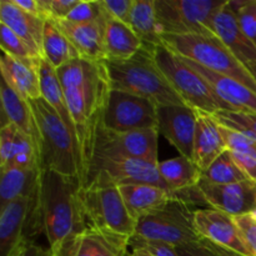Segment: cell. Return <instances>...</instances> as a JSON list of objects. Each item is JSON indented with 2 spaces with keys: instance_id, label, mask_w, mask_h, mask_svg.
<instances>
[{
  "instance_id": "obj_1",
  "label": "cell",
  "mask_w": 256,
  "mask_h": 256,
  "mask_svg": "<svg viewBox=\"0 0 256 256\" xmlns=\"http://www.w3.org/2000/svg\"><path fill=\"white\" fill-rule=\"evenodd\" d=\"M72 114L79 144L82 164V185L92 156V140L102 120L110 86L104 62H90L82 58L72 60L56 69Z\"/></svg>"
},
{
  "instance_id": "obj_28",
  "label": "cell",
  "mask_w": 256,
  "mask_h": 256,
  "mask_svg": "<svg viewBox=\"0 0 256 256\" xmlns=\"http://www.w3.org/2000/svg\"><path fill=\"white\" fill-rule=\"evenodd\" d=\"M38 72L40 78V90H42V98L58 112L68 129L76 138V130H75L74 122H72V114L68 108L66 99H65L64 90L60 84L59 76L55 68H52L45 59L40 58ZM78 140V138H76ZM82 165V164H80Z\"/></svg>"
},
{
  "instance_id": "obj_23",
  "label": "cell",
  "mask_w": 256,
  "mask_h": 256,
  "mask_svg": "<svg viewBox=\"0 0 256 256\" xmlns=\"http://www.w3.org/2000/svg\"><path fill=\"white\" fill-rule=\"evenodd\" d=\"M126 205L128 212L135 220L158 212L172 200L174 192L150 184H122L118 185Z\"/></svg>"
},
{
  "instance_id": "obj_43",
  "label": "cell",
  "mask_w": 256,
  "mask_h": 256,
  "mask_svg": "<svg viewBox=\"0 0 256 256\" xmlns=\"http://www.w3.org/2000/svg\"><path fill=\"white\" fill-rule=\"evenodd\" d=\"M14 2L20 8V9L25 10V12H29V14L42 18L39 0H14ZM42 19H44V18H42Z\"/></svg>"
},
{
  "instance_id": "obj_36",
  "label": "cell",
  "mask_w": 256,
  "mask_h": 256,
  "mask_svg": "<svg viewBox=\"0 0 256 256\" xmlns=\"http://www.w3.org/2000/svg\"><path fill=\"white\" fill-rule=\"evenodd\" d=\"M245 34L256 42V0H230Z\"/></svg>"
},
{
  "instance_id": "obj_10",
  "label": "cell",
  "mask_w": 256,
  "mask_h": 256,
  "mask_svg": "<svg viewBox=\"0 0 256 256\" xmlns=\"http://www.w3.org/2000/svg\"><path fill=\"white\" fill-rule=\"evenodd\" d=\"M158 129L120 132L99 122L92 140V159H142L159 162ZM90 165V164H89Z\"/></svg>"
},
{
  "instance_id": "obj_3",
  "label": "cell",
  "mask_w": 256,
  "mask_h": 256,
  "mask_svg": "<svg viewBox=\"0 0 256 256\" xmlns=\"http://www.w3.org/2000/svg\"><path fill=\"white\" fill-rule=\"evenodd\" d=\"M34 115L35 146L42 172L76 176L82 182L79 144L58 112L42 98L30 100Z\"/></svg>"
},
{
  "instance_id": "obj_40",
  "label": "cell",
  "mask_w": 256,
  "mask_h": 256,
  "mask_svg": "<svg viewBox=\"0 0 256 256\" xmlns=\"http://www.w3.org/2000/svg\"><path fill=\"white\" fill-rule=\"evenodd\" d=\"M102 9L112 19L130 24V15H132L134 0H100Z\"/></svg>"
},
{
  "instance_id": "obj_19",
  "label": "cell",
  "mask_w": 256,
  "mask_h": 256,
  "mask_svg": "<svg viewBox=\"0 0 256 256\" xmlns=\"http://www.w3.org/2000/svg\"><path fill=\"white\" fill-rule=\"evenodd\" d=\"M185 62L192 69L196 70L205 80L214 89L218 96L226 102L232 112H248V114H256V92H252L244 84L232 78L218 74L212 72L195 62L182 58Z\"/></svg>"
},
{
  "instance_id": "obj_8",
  "label": "cell",
  "mask_w": 256,
  "mask_h": 256,
  "mask_svg": "<svg viewBox=\"0 0 256 256\" xmlns=\"http://www.w3.org/2000/svg\"><path fill=\"white\" fill-rule=\"evenodd\" d=\"M134 236L174 248L202 242L195 230L194 212L190 210V205L176 199L158 212L140 218Z\"/></svg>"
},
{
  "instance_id": "obj_37",
  "label": "cell",
  "mask_w": 256,
  "mask_h": 256,
  "mask_svg": "<svg viewBox=\"0 0 256 256\" xmlns=\"http://www.w3.org/2000/svg\"><path fill=\"white\" fill-rule=\"evenodd\" d=\"M104 15L105 12L100 0H95V2L80 0L65 20L69 22H75V24H86V22H92L102 19Z\"/></svg>"
},
{
  "instance_id": "obj_27",
  "label": "cell",
  "mask_w": 256,
  "mask_h": 256,
  "mask_svg": "<svg viewBox=\"0 0 256 256\" xmlns=\"http://www.w3.org/2000/svg\"><path fill=\"white\" fill-rule=\"evenodd\" d=\"M0 102H2V128L12 124L22 132L34 139L36 135L34 115L28 100L20 96L12 86L2 79L0 85Z\"/></svg>"
},
{
  "instance_id": "obj_11",
  "label": "cell",
  "mask_w": 256,
  "mask_h": 256,
  "mask_svg": "<svg viewBox=\"0 0 256 256\" xmlns=\"http://www.w3.org/2000/svg\"><path fill=\"white\" fill-rule=\"evenodd\" d=\"M158 105L146 98L110 90L102 115V125L114 132H126L158 129Z\"/></svg>"
},
{
  "instance_id": "obj_45",
  "label": "cell",
  "mask_w": 256,
  "mask_h": 256,
  "mask_svg": "<svg viewBox=\"0 0 256 256\" xmlns=\"http://www.w3.org/2000/svg\"><path fill=\"white\" fill-rule=\"evenodd\" d=\"M202 242H204V244L206 245L209 249H212V252H216V254L219 256H242V255L238 254V252H232V250H229V249H225V248L218 246V245L212 244V242H206V240H202Z\"/></svg>"
},
{
  "instance_id": "obj_26",
  "label": "cell",
  "mask_w": 256,
  "mask_h": 256,
  "mask_svg": "<svg viewBox=\"0 0 256 256\" xmlns=\"http://www.w3.org/2000/svg\"><path fill=\"white\" fill-rule=\"evenodd\" d=\"M105 52L106 59L125 60L136 55L144 48L130 25L112 19L106 14L105 22Z\"/></svg>"
},
{
  "instance_id": "obj_4",
  "label": "cell",
  "mask_w": 256,
  "mask_h": 256,
  "mask_svg": "<svg viewBox=\"0 0 256 256\" xmlns=\"http://www.w3.org/2000/svg\"><path fill=\"white\" fill-rule=\"evenodd\" d=\"M104 65L112 89L146 98L156 105H185L145 48L129 59H106Z\"/></svg>"
},
{
  "instance_id": "obj_17",
  "label": "cell",
  "mask_w": 256,
  "mask_h": 256,
  "mask_svg": "<svg viewBox=\"0 0 256 256\" xmlns=\"http://www.w3.org/2000/svg\"><path fill=\"white\" fill-rule=\"evenodd\" d=\"M130 240L86 229L49 256H129Z\"/></svg>"
},
{
  "instance_id": "obj_33",
  "label": "cell",
  "mask_w": 256,
  "mask_h": 256,
  "mask_svg": "<svg viewBox=\"0 0 256 256\" xmlns=\"http://www.w3.org/2000/svg\"><path fill=\"white\" fill-rule=\"evenodd\" d=\"M0 46L2 52H6L14 59L29 65V66L38 68L40 62V55L35 54L25 42H22L12 30L5 25L0 24Z\"/></svg>"
},
{
  "instance_id": "obj_47",
  "label": "cell",
  "mask_w": 256,
  "mask_h": 256,
  "mask_svg": "<svg viewBox=\"0 0 256 256\" xmlns=\"http://www.w3.org/2000/svg\"><path fill=\"white\" fill-rule=\"evenodd\" d=\"M130 256H132V255H130Z\"/></svg>"
},
{
  "instance_id": "obj_31",
  "label": "cell",
  "mask_w": 256,
  "mask_h": 256,
  "mask_svg": "<svg viewBox=\"0 0 256 256\" xmlns=\"http://www.w3.org/2000/svg\"><path fill=\"white\" fill-rule=\"evenodd\" d=\"M42 58L55 69H59L72 60L80 58L66 35L62 32L54 20H45Z\"/></svg>"
},
{
  "instance_id": "obj_30",
  "label": "cell",
  "mask_w": 256,
  "mask_h": 256,
  "mask_svg": "<svg viewBox=\"0 0 256 256\" xmlns=\"http://www.w3.org/2000/svg\"><path fill=\"white\" fill-rule=\"evenodd\" d=\"M129 25L146 50L152 52L155 46L162 44V34L156 19L155 0H134Z\"/></svg>"
},
{
  "instance_id": "obj_41",
  "label": "cell",
  "mask_w": 256,
  "mask_h": 256,
  "mask_svg": "<svg viewBox=\"0 0 256 256\" xmlns=\"http://www.w3.org/2000/svg\"><path fill=\"white\" fill-rule=\"evenodd\" d=\"M234 162H236L238 166L240 168L242 172L246 175V178L252 182H256V156L248 154H242V152H230Z\"/></svg>"
},
{
  "instance_id": "obj_15",
  "label": "cell",
  "mask_w": 256,
  "mask_h": 256,
  "mask_svg": "<svg viewBox=\"0 0 256 256\" xmlns=\"http://www.w3.org/2000/svg\"><path fill=\"white\" fill-rule=\"evenodd\" d=\"M194 225L202 240H206L242 256H252L242 240L235 219L230 215L212 208L195 210Z\"/></svg>"
},
{
  "instance_id": "obj_6",
  "label": "cell",
  "mask_w": 256,
  "mask_h": 256,
  "mask_svg": "<svg viewBox=\"0 0 256 256\" xmlns=\"http://www.w3.org/2000/svg\"><path fill=\"white\" fill-rule=\"evenodd\" d=\"M152 54L155 64L185 105L212 115L222 110L232 112V108L218 96L209 82L169 48L162 44L152 49Z\"/></svg>"
},
{
  "instance_id": "obj_7",
  "label": "cell",
  "mask_w": 256,
  "mask_h": 256,
  "mask_svg": "<svg viewBox=\"0 0 256 256\" xmlns=\"http://www.w3.org/2000/svg\"><path fill=\"white\" fill-rule=\"evenodd\" d=\"M162 44L179 56L192 60L218 74L232 78L256 92L254 76L218 38L198 34H164Z\"/></svg>"
},
{
  "instance_id": "obj_24",
  "label": "cell",
  "mask_w": 256,
  "mask_h": 256,
  "mask_svg": "<svg viewBox=\"0 0 256 256\" xmlns=\"http://www.w3.org/2000/svg\"><path fill=\"white\" fill-rule=\"evenodd\" d=\"M39 166L10 168L2 170L0 179V206L22 198L36 196L40 192Z\"/></svg>"
},
{
  "instance_id": "obj_46",
  "label": "cell",
  "mask_w": 256,
  "mask_h": 256,
  "mask_svg": "<svg viewBox=\"0 0 256 256\" xmlns=\"http://www.w3.org/2000/svg\"><path fill=\"white\" fill-rule=\"evenodd\" d=\"M245 66L248 68V70L250 72V74L254 76V79L256 80V62H249V64H246Z\"/></svg>"
},
{
  "instance_id": "obj_32",
  "label": "cell",
  "mask_w": 256,
  "mask_h": 256,
  "mask_svg": "<svg viewBox=\"0 0 256 256\" xmlns=\"http://www.w3.org/2000/svg\"><path fill=\"white\" fill-rule=\"evenodd\" d=\"M200 180L210 182V184L224 185L246 182L249 179L234 162L232 152L226 150L205 172H202Z\"/></svg>"
},
{
  "instance_id": "obj_9",
  "label": "cell",
  "mask_w": 256,
  "mask_h": 256,
  "mask_svg": "<svg viewBox=\"0 0 256 256\" xmlns=\"http://www.w3.org/2000/svg\"><path fill=\"white\" fill-rule=\"evenodd\" d=\"M226 0H155L162 34L214 36L209 30L212 15Z\"/></svg>"
},
{
  "instance_id": "obj_42",
  "label": "cell",
  "mask_w": 256,
  "mask_h": 256,
  "mask_svg": "<svg viewBox=\"0 0 256 256\" xmlns=\"http://www.w3.org/2000/svg\"><path fill=\"white\" fill-rule=\"evenodd\" d=\"M179 256H219L206 246L202 242L182 245L175 248Z\"/></svg>"
},
{
  "instance_id": "obj_20",
  "label": "cell",
  "mask_w": 256,
  "mask_h": 256,
  "mask_svg": "<svg viewBox=\"0 0 256 256\" xmlns=\"http://www.w3.org/2000/svg\"><path fill=\"white\" fill-rule=\"evenodd\" d=\"M196 115L192 162L202 172H205L228 149L222 136V125L218 120L208 112H196Z\"/></svg>"
},
{
  "instance_id": "obj_21",
  "label": "cell",
  "mask_w": 256,
  "mask_h": 256,
  "mask_svg": "<svg viewBox=\"0 0 256 256\" xmlns=\"http://www.w3.org/2000/svg\"><path fill=\"white\" fill-rule=\"evenodd\" d=\"M32 166H39L34 139L12 124L2 126L0 129V170Z\"/></svg>"
},
{
  "instance_id": "obj_44",
  "label": "cell",
  "mask_w": 256,
  "mask_h": 256,
  "mask_svg": "<svg viewBox=\"0 0 256 256\" xmlns=\"http://www.w3.org/2000/svg\"><path fill=\"white\" fill-rule=\"evenodd\" d=\"M18 256H49V250H45L35 242H30L20 252Z\"/></svg>"
},
{
  "instance_id": "obj_18",
  "label": "cell",
  "mask_w": 256,
  "mask_h": 256,
  "mask_svg": "<svg viewBox=\"0 0 256 256\" xmlns=\"http://www.w3.org/2000/svg\"><path fill=\"white\" fill-rule=\"evenodd\" d=\"M55 22L66 35L80 58L98 62H104L106 60L104 40L106 12L102 19L86 24H75L66 20H59Z\"/></svg>"
},
{
  "instance_id": "obj_2",
  "label": "cell",
  "mask_w": 256,
  "mask_h": 256,
  "mask_svg": "<svg viewBox=\"0 0 256 256\" xmlns=\"http://www.w3.org/2000/svg\"><path fill=\"white\" fill-rule=\"evenodd\" d=\"M82 188L79 178L42 172L40 212L50 254L89 229L80 200Z\"/></svg>"
},
{
  "instance_id": "obj_12",
  "label": "cell",
  "mask_w": 256,
  "mask_h": 256,
  "mask_svg": "<svg viewBox=\"0 0 256 256\" xmlns=\"http://www.w3.org/2000/svg\"><path fill=\"white\" fill-rule=\"evenodd\" d=\"M96 174L104 175L108 180L116 185L150 184L169 190L160 176L158 162H152L148 160L92 159L88 168L85 182Z\"/></svg>"
},
{
  "instance_id": "obj_35",
  "label": "cell",
  "mask_w": 256,
  "mask_h": 256,
  "mask_svg": "<svg viewBox=\"0 0 256 256\" xmlns=\"http://www.w3.org/2000/svg\"><path fill=\"white\" fill-rule=\"evenodd\" d=\"M212 116L218 120L219 124L224 125V126L235 130H245L256 136V114L222 110V112L212 114Z\"/></svg>"
},
{
  "instance_id": "obj_29",
  "label": "cell",
  "mask_w": 256,
  "mask_h": 256,
  "mask_svg": "<svg viewBox=\"0 0 256 256\" xmlns=\"http://www.w3.org/2000/svg\"><path fill=\"white\" fill-rule=\"evenodd\" d=\"M158 169L162 182L174 194L196 186L202 179V170L192 160L182 155L159 162Z\"/></svg>"
},
{
  "instance_id": "obj_14",
  "label": "cell",
  "mask_w": 256,
  "mask_h": 256,
  "mask_svg": "<svg viewBox=\"0 0 256 256\" xmlns=\"http://www.w3.org/2000/svg\"><path fill=\"white\" fill-rule=\"evenodd\" d=\"M158 132L182 156L192 160L196 110L188 105H158Z\"/></svg>"
},
{
  "instance_id": "obj_5",
  "label": "cell",
  "mask_w": 256,
  "mask_h": 256,
  "mask_svg": "<svg viewBox=\"0 0 256 256\" xmlns=\"http://www.w3.org/2000/svg\"><path fill=\"white\" fill-rule=\"evenodd\" d=\"M80 200L89 229L126 240L135 235L138 222L128 212L119 186L104 175L96 174L85 182Z\"/></svg>"
},
{
  "instance_id": "obj_38",
  "label": "cell",
  "mask_w": 256,
  "mask_h": 256,
  "mask_svg": "<svg viewBox=\"0 0 256 256\" xmlns=\"http://www.w3.org/2000/svg\"><path fill=\"white\" fill-rule=\"evenodd\" d=\"M80 0H39L42 15L45 20H65Z\"/></svg>"
},
{
  "instance_id": "obj_25",
  "label": "cell",
  "mask_w": 256,
  "mask_h": 256,
  "mask_svg": "<svg viewBox=\"0 0 256 256\" xmlns=\"http://www.w3.org/2000/svg\"><path fill=\"white\" fill-rule=\"evenodd\" d=\"M0 72L2 79L25 100L30 102L42 98L38 68L29 66L2 52Z\"/></svg>"
},
{
  "instance_id": "obj_39",
  "label": "cell",
  "mask_w": 256,
  "mask_h": 256,
  "mask_svg": "<svg viewBox=\"0 0 256 256\" xmlns=\"http://www.w3.org/2000/svg\"><path fill=\"white\" fill-rule=\"evenodd\" d=\"M242 240L252 256H256V212L234 218Z\"/></svg>"
},
{
  "instance_id": "obj_22",
  "label": "cell",
  "mask_w": 256,
  "mask_h": 256,
  "mask_svg": "<svg viewBox=\"0 0 256 256\" xmlns=\"http://www.w3.org/2000/svg\"><path fill=\"white\" fill-rule=\"evenodd\" d=\"M0 24L5 25L15 32L28 46L42 56V35L45 19L29 14L20 9L14 0L0 2Z\"/></svg>"
},
{
  "instance_id": "obj_16",
  "label": "cell",
  "mask_w": 256,
  "mask_h": 256,
  "mask_svg": "<svg viewBox=\"0 0 256 256\" xmlns=\"http://www.w3.org/2000/svg\"><path fill=\"white\" fill-rule=\"evenodd\" d=\"M209 30L242 64L256 62V42L242 29L230 0H226L212 15Z\"/></svg>"
},
{
  "instance_id": "obj_13",
  "label": "cell",
  "mask_w": 256,
  "mask_h": 256,
  "mask_svg": "<svg viewBox=\"0 0 256 256\" xmlns=\"http://www.w3.org/2000/svg\"><path fill=\"white\" fill-rule=\"evenodd\" d=\"M196 188L204 204L212 209L232 218L256 212V182L252 180L224 185L200 180Z\"/></svg>"
},
{
  "instance_id": "obj_34",
  "label": "cell",
  "mask_w": 256,
  "mask_h": 256,
  "mask_svg": "<svg viewBox=\"0 0 256 256\" xmlns=\"http://www.w3.org/2000/svg\"><path fill=\"white\" fill-rule=\"evenodd\" d=\"M129 252L132 256H179L176 249L172 245L158 242H148L136 236L130 239Z\"/></svg>"
}]
</instances>
